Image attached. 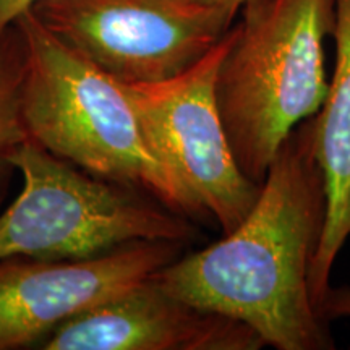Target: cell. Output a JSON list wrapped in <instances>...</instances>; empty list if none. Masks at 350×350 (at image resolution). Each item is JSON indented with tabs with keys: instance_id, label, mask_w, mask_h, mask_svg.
Segmentation results:
<instances>
[{
	"instance_id": "1",
	"label": "cell",
	"mask_w": 350,
	"mask_h": 350,
	"mask_svg": "<svg viewBox=\"0 0 350 350\" xmlns=\"http://www.w3.org/2000/svg\"><path fill=\"white\" fill-rule=\"evenodd\" d=\"M314 131L313 116L288 133L237 229L154 274L175 299L243 323L279 350L336 347L310 294V268L326 221Z\"/></svg>"
},
{
	"instance_id": "2",
	"label": "cell",
	"mask_w": 350,
	"mask_h": 350,
	"mask_svg": "<svg viewBox=\"0 0 350 350\" xmlns=\"http://www.w3.org/2000/svg\"><path fill=\"white\" fill-rule=\"evenodd\" d=\"M21 113L26 135L88 174L151 196L191 221H209L133 106L124 83L54 36L29 10Z\"/></svg>"
},
{
	"instance_id": "3",
	"label": "cell",
	"mask_w": 350,
	"mask_h": 350,
	"mask_svg": "<svg viewBox=\"0 0 350 350\" xmlns=\"http://www.w3.org/2000/svg\"><path fill=\"white\" fill-rule=\"evenodd\" d=\"M216 77L217 111L239 169L256 185L300 122L325 103L334 0H252Z\"/></svg>"
},
{
	"instance_id": "4",
	"label": "cell",
	"mask_w": 350,
	"mask_h": 350,
	"mask_svg": "<svg viewBox=\"0 0 350 350\" xmlns=\"http://www.w3.org/2000/svg\"><path fill=\"white\" fill-rule=\"evenodd\" d=\"M10 164L23 185L0 214V261L83 260L138 240L187 243L196 237L191 219L88 174L29 138L12 152Z\"/></svg>"
},
{
	"instance_id": "5",
	"label": "cell",
	"mask_w": 350,
	"mask_h": 350,
	"mask_svg": "<svg viewBox=\"0 0 350 350\" xmlns=\"http://www.w3.org/2000/svg\"><path fill=\"white\" fill-rule=\"evenodd\" d=\"M31 12L60 41L126 85L185 72L226 36L239 13L196 0H41Z\"/></svg>"
},
{
	"instance_id": "6",
	"label": "cell",
	"mask_w": 350,
	"mask_h": 350,
	"mask_svg": "<svg viewBox=\"0 0 350 350\" xmlns=\"http://www.w3.org/2000/svg\"><path fill=\"white\" fill-rule=\"evenodd\" d=\"M230 39L232 28L203 59L167 80L124 83L165 159L222 235L242 224L261 190L235 163L217 111L216 77Z\"/></svg>"
},
{
	"instance_id": "7",
	"label": "cell",
	"mask_w": 350,
	"mask_h": 350,
	"mask_svg": "<svg viewBox=\"0 0 350 350\" xmlns=\"http://www.w3.org/2000/svg\"><path fill=\"white\" fill-rule=\"evenodd\" d=\"M183 243L138 240L83 260L0 261V350L44 342L57 327L148 282Z\"/></svg>"
},
{
	"instance_id": "8",
	"label": "cell",
	"mask_w": 350,
	"mask_h": 350,
	"mask_svg": "<svg viewBox=\"0 0 350 350\" xmlns=\"http://www.w3.org/2000/svg\"><path fill=\"white\" fill-rule=\"evenodd\" d=\"M243 323L175 299L154 281L59 326L42 350H258Z\"/></svg>"
},
{
	"instance_id": "9",
	"label": "cell",
	"mask_w": 350,
	"mask_h": 350,
	"mask_svg": "<svg viewBox=\"0 0 350 350\" xmlns=\"http://www.w3.org/2000/svg\"><path fill=\"white\" fill-rule=\"evenodd\" d=\"M331 36L336 42L334 72L325 103L314 113V156L325 177L326 221L310 268L313 306L331 286V269L350 237V0H334Z\"/></svg>"
},
{
	"instance_id": "10",
	"label": "cell",
	"mask_w": 350,
	"mask_h": 350,
	"mask_svg": "<svg viewBox=\"0 0 350 350\" xmlns=\"http://www.w3.org/2000/svg\"><path fill=\"white\" fill-rule=\"evenodd\" d=\"M25 42L16 23L0 33V198L12 172V152L28 138L21 113Z\"/></svg>"
},
{
	"instance_id": "11",
	"label": "cell",
	"mask_w": 350,
	"mask_h": 350,
	"mask_svg": "<svg viewBox=\"0 0 350 350\" xmlns=\"http://www.w3.org/2000/svg\"><path fill=\"white\" fill-rule=\"evenodd\" d=\"M314 310L318 318L326 325H329V321L336 318L350 317V287L334 288L329 286Z\"/></svg>"
},
{
	"instance_id": "12",
	"label": "cell",
	"mask_w": 350,
	"mask_h": 350,
	"mask_svg": "<svg viewBox=\"0 0 350 350\" xmlns=\"http://www.w3.org/2000/svg\"><path fill=\"white\" fill-rule=\"evenodd\" d=\"M41 0H0V33L12 28L16 20Z\"/></svg>"
},
{
	"instance_id": "13",
	"label": "cell",
	"mask_w": 350,
	"mask_h": 350,
	"mask_svg": "<svg viewBox=\"0 0 350 350\" xmlns=\"http://www.w3.org/2000/svg\"><path fill=\"white\" fill-rule=\"evenodd\" d=\"M196 2L204 3V5L221 7V8H230V10H242L243 5H247L252 0H196Z\"/></svg>"
}]
</instances>
